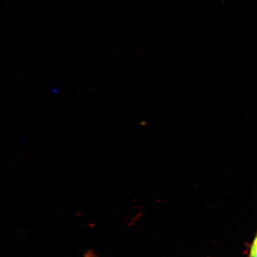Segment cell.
Returning a JSON list of instances; mask_svg holds the SVG:
<instances>
[{
    "label": "cell",
    "mask_w": 257,
    "mask_h": 257,
    "mask_svg": "<svg viewBox=\"0 0 257 257\" xmlns=\"http://www.w3.org/2000/svg\"><path fill=\"white\" fill-rule=\"evenodd\" d=\"M249 257H257V235L250 247Z\"/></svg>",
    "instance_id": "1"
},
{
    "label": "cell",
    "mask_w": 257,
    "mask_h": 257,
    "mask_svg": "<svg viewBox=\"0 0 257 257\" xmlns=\"http://www.w3.org/2000/svg\"><path fill=\"white\" fill-rule=\"evenodd\" d=\"M85 257H96V256L94 252L88 251L85 253Z\"/></svg>",
    "instance_id": "2"
}]
</instances>
